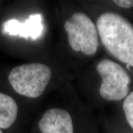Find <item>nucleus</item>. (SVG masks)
<instances>
[{
	"instance_id": "obj_1",
	"label": "nucleus",
	"mask_w": 133,
	"mask_h": 133,
	"mask_svg": "<svg viewBox=\"0 0 133 133\" xmlns=\"http://www.w3.org/2000/svg\"><path fill=\"white\" fill-rule=\"evenodd\" d=\"M100 38L106 50L120 62L133 66V25L115 13H105L97 20Z\"/></svg>"
},
{
	"instance_id": "obj_2",
	"label": "nucleus",
	"mask_w": 133,
	"mask_h": 133,
	"mask_svg": "<svg viewBox=\"0 0 133 133\" xmlns=\"http://www.w3.org/2000/svg\"><path fill=\"white\" fill-rule=\"evenodd\" d=\"M52 76L51 69L42 63H30L13 68L8 81L20 95L36 98L42 95Z\"/></svg>"
},
{
	"instance_id": "obj_3",
	"label": "nucleus",
	"mask_w": 133,
	"mask_h": 133,
	"mask_svg": "<svg viewBox=\"0 0 133 133\" xmlns=\"http://www.w3.org/2000/svg\"><path fill=\"white\" fill-rule=\"evenodd\" d=\"M68 42L76 52L87 56L95 55L98 48V30L90 17L83 13H75L64 23Z\"/></svg>"
},
{
	"instance_id": "obj_4",
	"label": "nucleus",
	"mask_w": 133,
	"mask_h": 133,
	"mask_svg": "<svg viewBox=\"0 0 133 133\" xmlns=\"http://www.w3.org/2000/svg\"><path fill=\"white\" fill-rule=\"evenodd\" d=\"M96 70L101 78L99 93L107 101H120L129 95L130 76L119 64L109 59L101 60Z\"/></svg>"
},
{
	"instance_id": "obj_5",
	"label": "nucleus",
	"mask_w": 133,
	"mask_h": 133,
	"mask_svg": "<svg viewBox=\"0 0 133 133\" xmlns=\"http://www.w3.org/2000/svg\"><path fill=\"white\" fill-rule=\"evenodd\" d=\"M43 17L40 14H31L24 22L10 19L2 25V33L11 36H19L25 39L36 40L44 32Z\"/></svg>"
},
{
	"instance_id": "obj_6",
	"label": "nucleus",
	"mask_w": 133,
	"mask_h": 133,
	"mask_svg": "<svg viewBox=\"0 0 133 133\" xmlns=\"http://www.w3.org/2000/svg\"><path fill=\"white\" fill-rule=\"evenodd\" d=\"M41 133H74L70 115L58 108L48 109L38 121Z\"/></svg>"
},
{
	"instance_id": "obj_7",
	"label": "nucleus",
	"mask_w": 133,
	"mask_h": 133,
	"mask_svg": "<svg viewBox=\"0 0 133 133\" xmlns=\"http://www.w3.org/2000/svg\"><path fill=\"white\" fill-rule=\"evenodd\" d=\"M18 106L15 100L0 92V129H8L11 127L17 118Z\"/></svg>"
},
{
	"instance_id": "obj_8",
	"label": "nucleus",
	"mask_w": 133,
	"mask_h": 133,
	"mask_svg": "<svg viewBox=\"0 0 133 133\" xmlns=\"http://www.w3.org/2000/svg\"><path fill=\"white\" fill-rule=\"evenodd\" d=\"M123 109L127 121L133 129V91L126 97L123 104Z\"/></svg>"
},
{
	"instance_id": "obj_9",
	"label": "nucleus",
	"mask_w": 133,
	"mask_h": 133,
	"mask_svg": "<svg viewBox=\"0 0 133 133\" xmlns=\"http://www.w3.org/2000/svg\"><path fill=\"white\" fill-rule=\"evenodd\" d=\"M113 2L119 7L126 9L133 8V0H115Z\"/></svg>"
},
{
	"instance_id": "obj_10",
	"label": "nucleus",
	"mask_w": 133,
	"mask_h": 133,
	"mask_svg": "<svg viewBox=\"0 0 133 133\" xmlns=\"http://www.w3.org/2000/svg\"><path fill=\"white\" fill-rule=\"evenodd\" d=\"M0 133H3V132H2V129H0Z\"/></svg>"
}]
</instances>
